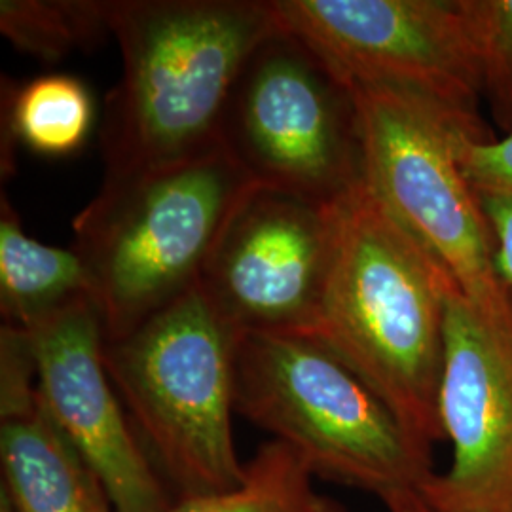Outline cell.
Segmentation results:
<instances>
[{"mask_svg":"<svg viewBox=\"0 0 512 512\" xmlns=\"http://www.w3.org/2000/svg\"><path fill=\"white\" fill-rule=\"evenodd\" d=\"M459 289L429 249L366 186L338 200V228L315 340L365 382L433 452L446 311Z\"/></svg>","mask_w":512,"mask_h":512,"instance_id":"obj_1","label":"cell"},{"mask_svg":"<svg viewBox=\"0 0 512 512\" xmlns=\"http://www.w3.org/2000/svg\"><path fill=\"white\" fill-rule=\"evenodd\" d=\"M277 29L270 0H114L122 76L105 99L103 181H122L220 147L239 73Z\"/></svg>","mask_w":512,"mask_h":512,"instance_id":"obj_2","label":"cell"},{"mask_svg":"<svg viewBox=\"0 0 512 512\" xmlns=\"http://www.w3.org/2000/svg\"><path fill=\"white\" fill-rule=\"evenodd\" d=\"M222 145L122 181H103L73 220L105 342L192 291L226 222L255 186Z\"/></svg>","mask_w":512,"mask_h":512,"instance_id":"obj_3","label":"cell"},{"mask_svg":"<svg viewBox=\"0 0 512 512\" xmlns=\"http://www.w3.org/2000/svg\"><path fill=\"white\" fill-rule=\"evenodd\" d=\"M234 408L287 444L311 475L378 495L420 490L433 452L325 344L308 336H234Z\"/></svg>","mask_w":512,"mask_h":512,"instance_id":"obj_4","label":"cell"},{"mask_svg":"<svg viewBox=\"0 0 512 512\" xmlns=\"http://www.w3.org/2000/svg\"><path fill=\"white\" fill-rule=\"evenodd\" d=\"M234 334L198 285L141 327L105 342L110 382L177 499L241 484L232 414Z\"/></svg>","mask_w":512,"mask_h":512,"instance_id":"obj_5","label":"cell"},{"mask_svg":"<svg viewBox=\"0 0 512 512\" xmlns=\"http://www.w3.org/2000/svg\"><path fill=\"white\" fill-rule=\"evenodd\" d=\"M357 116L363 181L452 275L480 315L512 321V289L480 196L459 165V118L410 93L348 88Z\"/></svg>","mask_w":512,"mask_h":512,"instance_id":"obj_6","label":"cell"},{"mask_svg":"<svg viewBox=\"0 0 512 512\" xmlns=\"http://www.w3.org/2000/svg\"><path fill=\"white\" fill-rule=\"evenodd\" d=\"M220 145L253 183L313 202H336L363 181L351 93L279 23L239 73Z\"/></svg>","mask_w":512,"mask_h":512,"instance_id":"obj_7","label":"cell"},{"mask_svg":"<svg viewBox=\"0 0 512 512\" xmlns=\"http://www.w3.org/2000/svg\"><path fill=\"white\" fill-rule=\"evenodd\" d=\"M275 21L346 86L410 93L492 141L482 57L465 0H270Z\"/></svg>","mask_w":512,"mask_h":512,"instance_id":"obj_8","label":"cell"},{"mask_svg":"<svg viewBox=\"0 0 512 512\" xmlns=\"http://www.w3.org/2000/svg\"><path fill=\"white\" fill-rule=\"evenodd\" d=\"M338 228V200L313 202L255 184L226 222L198 289L220 323L315 336Z\"/></svg>","mask_w":512,"mask_h":512,"instance_id":"obj_9","label":"cell"},{"mask_svg":"<svg viewBox=\"0 0 512 512\" xmlns=\"http://www.w3.org/2000/svg\"><path fill=\"white\" fill-rule=\"evenodd\" d=\"M439 416L452 463L420 488L435 512H512V321L456 289L448 300Z\"/></svg>","mask_w":512,"mask_h":512,"instance_id":"obj_10","label":"cell"},{"mask_svg":"<svg viewBox=\"0 0 512 512\" xmlns=\"http://www.w3.org/2000/svg\"><path fill=\"white\" fill-rule=\"evenodd\" d=\"M40 399L107 490L116 512H165L175 503L137 437L105 366V332L90 296L29 329Z\"/></svg>","mask_w":512,"mask_h":512,"instance_id":"obj_11","label":"cell"},{"mask_svg":"<svg viewBox=\"0 0 512 512\" xmlns=\"http://www.w3.org/2000/svg\"><path fill=\"white\" fill-rule=\"evenodd\" d=\"M0 461V490L16 512H116L46 410L29 366L0 372Z\"/></svg>","mask_w":512,"mask_h":512,"instance_id":"obj_12","label":"cell"},{"mask_svg":"<svg viewBox=\"0 0 512 512\" xmlns=\"http://www.w3.org/2000/svg\"><path fill=\"white\" fill-rule=\"evenodd\" d=\"M90 296L88 268L74 249L31 238L2 196L0 215V310L4 323L29 329L38 319L76 298Z\"/></svg>","mask_w":512,"mask_h":512,"instance_id":"obj_13","label":"cell"},{"mask_svg":"<svg viewBox=\"0 0 512 512\" xmlns=\"http://www.w3.org/2000/svg\"><path fill=\"white\" fill-rule=\"evenodd\" d=\"M4 105L10 137L44 156L73 154L95 122L92 93L69 74H46L12 88Z\"/></svg>","mask_w":512,"mask_h":512,"instance_id":"obj_14","label":"cell"},{"mask_svg":"<svg viewBox=\"0 0 512 512\" xmlns=\"http://www.w3.org/2000/svg\"><path fill=\"white\" fill-rule=\"evenodd\" d=\"M313 475L293 450L270 440L245 463L241 484L220 494L175 499L165 512H346L344 505L319 494Z\"/></svg>","mask_w":512,"mask_h":512,"instance_id":"obj_15","label":"cell"},{"mask_svg":"<svg viewBox=\"0 0 512 512\" xmlns=\"http://www.w3.org/2000/svg\"><path fill=\"white\" fill-rule=\"evenodd\" d=\"M0 31L19 52L57 63L109 37L110 2L2 0Z\"/></svg>","mask_w":512,"mask_h":512,"instance_id":"obj_16","label":"cell"},{"mask_svg":"<svg viewBox=\"0 0 512 512\" xmlns=\"http://www.w3.org/2000/svg\"><path fill=\"white\" fill-rule=\"evenodd\" d=\"M465 10L480 48L484 95L499 124L511 133L512 0H465Z\"/></svg>","mask_w":512,"mask_h":512,"instance_id":"obj_17","label":"cell"},{"mask_svg":"<svg viewBox=\"0 0 512 512\" xmlns=\"http://www.w3.org/2000/svg\"><path fill=\"white\" fill-rule=\"evenodd\" d=\"M456 152L467 181L478 194L512 198V131L492 141H476L461 133Z\"/></svg>","mask_w":512,"mask_h":512,"instance_id":"obj_18","label":"cell"},{"mask_svg":"<svg viewBox=\"0 0 512 512\" xmlns=\"http://www.w3.org/2000/svg\"><path fill=\"white\" fill-rule=\"evenodd\" d=\"M490 219L497 241V266L512 289V198L499 194H478Z\"/></svg>","mask_w":512,"mask_h":512,"instance_id":"obj_19","label":"cell"},{"mask_svg":"<svg viewBox=\"0 0 512 512\" xmlns=\"http://www.w3.org/2000/svg\"><path fill=\"white\" fill-rule=\"evenodd\" d=\"M389 512H435L420 490H404L384 499Z\"/></svg>","mask_w":512,"mask_h":512,"instance_id":"obj_20","label":"cell"},{"mask_svg":"<svg viewBox=\"0 0 512 512\" xmlns=\"http://www.w3.org/2000/svg\"><path fill=\"white\" fill-rule=\"evenodd\" d=\"M0 512H16L12 503H10V499H8V495L4 494L2 490H0Z\"/></svg>","mask_w":512,"mask_h":512,"instance_id":"obj_21","label":"cell"}]
</instances>
